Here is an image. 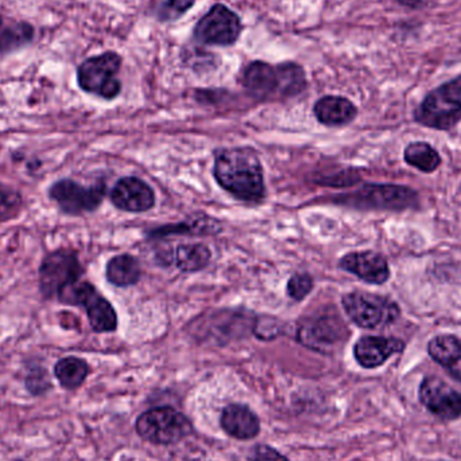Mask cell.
I'll return each instance as SVG.
<instances>
[{
	"label": "cell",
	"instance_id": "cell-1",
	"mask_svg": "<svg viewBox=\"0 0 461 461\" xmlns=\"http://www.w3.org/2000/svg\"><path fill=\"white\" fill-rule=\"evenodd\" d=\"M213 176L219 185L236 200L251 204L265 200L263 167L257 151L252 149L232 148L218 151Z\"/></svg>",
	"mask_w": 461,
	"mask_h": 461
},
{
	"label": "cell",
	"instance_id": "cell-15",
	"mask_svg": "<svg viewBox=\"0 0 461 461\" xmlns=\"http://www.w3.org/2000/svg\"><path fill=\"white\" fill-rule=\"evenodd\" d=\"M339 267L367 284L384 285L390 279L389 262L378 252H349L339 260Z\"/></svg>",
	"mask_w": 461,
	"mask_h": 461
},
{
	"label": "cell",
	"instance_id": "cell-7",
	"mask_svg": "<svg viewBox=\"0 0 461 461\" xmlns=\"http://www.w3.org/2000/svg\"><path fill=\"white\" fill-rule=\"evenodd\" d=\"M333 203L366 210L405 211L417 203V194L408 186L370 184L359 191L333 197Z\"/></svg>",
	"mask_w": 461,
	"mask_h": 461
},
{
	"label": "cell",
	"instance_id": "cell-31",
	"mask_svg": "<svg viewBox=\"0 0 461 461\" xmlns=\"http://www.w3.org/2000/svg\"><path fill=\"white\" fill-rule=\"evenodd\" d=\"M440 461H446V460H440Z\"/></svg>",
	"mask_w": 461,
	"mask_h": 461
},
{
	"label": "cell",
	"instance_id": "cell-27",
	"mask_svg": "<svg viewBox=\"0 0 461 461\" xmlns=\"http://www.w3.org/2000/svg\"><path fill=\"white\" fill-rule=\"evenodd\" d=\"M314 281L309 274L297 273L287 282L286 292L292 300L303 301L313 290Z\"/></svg>",
	"mask_w": 461,
	"mask_h": 461
},
{
	"label": "cell",
	"instance_id": "cell-12",
	"mask_svg": "<svg viewBox=\"0 0 461 461\" xmlns=\"http://www.w3.org/2000/svg\"><path fill=\"white\" fill-rule=\"evenodd\" d=\"M346 328L338 314L319 313L303 320L298 328L297 340L314 351H322L341 340Z\"/></svg>",
	"mask_w": 461,
	"mask_h": 461
},
{
	"label": "cell",
	"instance_id": "cell-22",
	"mask_svg": "<svg viewBox=\"0 0 461 461\" xmlns=\"http://www.w3.org/2000/svg\"><path fill=\"white\" fill-rule=\"evenodd\" d=\"M408 165L422 173H433L440 167L441 157L438 151L428 142L409 143L403 151Z\"/></svg>",
	"mask_w": 461,
	"mask_h": 461
},
{
	"label": "cell",
	"instance_id": "cell-20",
	"mask_svg": "<svg viewBox=\"0 0 461 461\" xmlns=\"http://www.w3.org/2000/svg\"><path fill=\"white\" fill-rule=\"evenodd\" d=\"M34 38V27L27 22L5 19L0 14V54L11 53L29 45Z\"/></svg>",
	"mask_w": 461,
	"mask_h": 461
},
{
	"label": "cell",
	"instance_id": "cell-9",
	"mask_svg": "<svg viewBox=\"0 0 461 461\" xmlns=\"http://www.w3.org/2000/svg\"><path fill=\"white\" fill-rule=\"evenodd\" d=\"M59 301L86 309L89 324L95 332H113L118 327V316L113 306L99 294L89 282H76L59 295Z\"/></svg>",
	"mask_w": 461,
	"mask_h": 461
},
{
	"label": "cell",
	"instance_id": "cell-19",
	"mask_svg": "<svg viewBox=\"0 0 461 461\" xmlns=\"http://www.w3.org/2000/svg\"><path fill=\"white\" fill-rule=\"evenodd\" d=\"M428 354L452 378L461 382V339L455 335H438L428 343Z\"/></svg>",
	"mask_w": 461,
	"mask_h": 461
},
{
	"label": "cell",
	"instance_id": "cell-29",
	"mask_svg": "<svg viewBox=\"0 0 461 461\" xmlns=\"http://www.w3.org/2000/svg\"><path fill=\"white\" fill-rule=\"evenodd\" d=\"M249 461H290L284 455L279 454L273 447L266 446V444H258L251 449L249 457Z\"/></svg>",
	"mask_w": 461,
	"mask_h": 461
},
{
	"label": "cell",
	"instance_id": "cell-30",
	"mask_svg": "<svg viewBox=\"0 0 461 461\" xmlns=\"http://www.w3.org/2000/svg\"><path fill=\"white\" fill-rule=\"evenodd\" d=\"M428 2H429V0H398L400 5H405V7L414 8V10L424 7Z\"/></svg>",
	"mask_w": 461,
	"mask_h": 461
},
{
	"label": "cell",
	"instance_id": "cell-26",
	"mask_svg": "<svg viewBox=\"0 0 461 461\" xmlns=\"http://www.w3.org/2000/svg\"><path fill=\"white\" fill-rule=\"evenodd\" d=\"M197 0H165L157 11V18L161 22H173L183 18Z\"/></svg>",
	"mask_w": 461,
	"mask_h": 461
},
{
	"label": "cell",
	"instance_id": "cell-4",
	"mask_svg": "<svg viewBox=\"0 0 461 461\" xmlns=\"http://www.w3.org/2000/svg\"><path fill=\"white\" fill-rule=\"evenodd\" d=\"M417 123L433 130H449L461 121V75L425 96L414 113Z\"/></svg>",
	"mask_w": 461,
	"mask_h": 461
},
{
	"label": "cell",
	"instance_id": "cell-25",
	"mask_svg": "<svg viewBox=\"0 0 461 461\" xmlns=\"http://www.w3.org/2000/svg\"><path fill=\"white\" fill-rule=\"evenodd\" d=\"M210 219H205V221H196L194 223H183L177 224V226H167L162 227V229L154 230V232H151V236L153 238H164V236L169 235H194V233H199V235H204V233H212L219 232V226H204L205 223H208Z\"/></svg>",
	"mask_w": 461,
	"mask_h": 461
},
{
	"label": "cell",
	"instance_id": "cell-28",
	"mask_svg": "<svg viewBox=\"0 0 461 461\" xmlns=\"http://www.w3.org/2000/svg\"><path fill=\"white\" fill-rule=\"evenodd\" d=\"M27 390L32 394L41 395L50 389V381H49L48 374L45 370H34L29 374L26 379Z\"/></svg>",
	"mask_w": 461,
	"mask_h": 461
},
{
	"label": "cell",
	"instance_id": "cell-10",
	"mask_svg": "<svg viewBox=\"0 0 461 461\" xmlns=\"http://www.w3.org/2000/svg\"><path fill=\"white\" fill-rule=\"evenodd\" d=\"M83 274L77 255L69 251H56L43 259L40 268V287L46 298L59 297Z\"/></svg>",
	"mask_w": 461,
	"mask_h": 461
},
{
	"label": "cell",
	"instance_id": "cell-21",
	"mask_svg": "<svg viewBox=\"0 0 461 461\" xmlns=\"http://www.w3.org/2000/svg\"><path fill=\"white\" fill-rule=\"evenodd\" d=\"M140 276L142 268L140 260L129 254L113 257L105 268L107 281L118 287L132 286L140 281Z\"/></svg>",
	"mask_w": 461,
	"mask_h": 461
},
{
	"label": "cell",
	"instance_id": "cell-17",
	"mask_svg": "<svg viewBox=\"0 0 461 461\" xmlns=\"http://www.w3.org/2000/svg\"><path fill=\"white\" fill-rule=\"evenodd\" d=\"M221 425L224 432L235 440H252L260 433L259 417L241 403H230L223 409Z\"/></svg>",
	"mask_w": 461,
	"mask_h": 461
},
{
	"label": "cell",
	"instance_id": "cell-11",
	"mask_svg": "<svg viewBox=\"0 0 461 461\" xmlns=\"http://www.w3.org/2000/svg\"><path fill=\"white\" fill-rule=\"evenodd\" d=\"M419 400L430 414L443 421H455L461 417V392L438 376L428 375L422 379Z\"/></svg>",
	"mask_w": 461,
	"mask_h": 461
},
{
	"label": "cell",
	"instance_id": "cell-24",
	"mask_svg": "<svg viewBox=\"0 0 461 461\" xmlns=\"http://www.w3.org/2000/svg\"><path fill=\"white\" fill-rule=\"evenodd\" d=\"M211 251L200 243L180 244L176 249L175 263L184 273H196L210 265Z\"/></svg>",
	"mask_w": 461,
	"mask_h": 461
},
{
	"label": "cell",
	"instance_id": "cell-3",
	"mask_svg": "<svg viewBox=\"0 0 461 461\" xmlns=\"http://www.w3.org/2000/svg\"><path fill=\"white\" fill-rule=\"evenodd\" d=\"M341 303L349 320L363 330H384L401 317L400 305L394 300L365 290L347 293Z\"/></svg>",
	"mask_w": 461,
	"mask_h": 461
},
{
	"label": "cell",
	"instance_id": "cell-6",
	"mask_svg": "<svg viewBox=\"0 0 461 461\" xmlns=\"http://www.w3.org/2000/svg\"><path fill=\"white\" fill-rule=\"evenodd\" d=\"M122 62L123 59L116 51L89 57L77 68L78 86L86 94L102 99H115L122 92V83L118 77Z\"/></svg>",
	"mask_w": 461,
	"mask_h": 461
},
{
	"label": "cell",
	"instance_id": "cell-13",
	"mask_svg": "<svg viewBox=\"0 0 461 461\" xmlns=\"http://www.w3.org/2000/svg\"><path fill=\"white\" fill-rule=\"evenodd\" d=\"M50 197L65 213L80 215V213L91 212L102 204L104 188L103 186L86 188L75 181L61 180L51 186Z\"/></svg>",
	"mask_w": 461,
	"mask_h": 461
},
{
	"label": "cell",
	"instance_id": "cell-18",
	"mask_svg": "<svg viewBox=\"0 0 461 461\" xmlns=\"http://www.w3.org/2000/svg\"><path fill=\"white\" fill-rule=\"evenodd\" d=\"M313 113L317 121L324 126L341 127L355 121L357 116V108L347 97L330 95L317 100Z\"/></svg>",
	"mask_w": 461,
	"mask_h": 461
},
{
	"label": "cell",
	"instance_id": "cell-2",
	"mask_svg": "<svg viewBox=\"0 0 461 461\" xmlns=\"http://www.w3.org/2000/svg\"><path fill=\"white\" fill-rule=\"evenodd\" d=\"M241 84L258 102H276L298 96L308 86L305 70L297 62L271 65L252 61L244 68Z\"/></svg>",
	"mask_w": 461,
	"mask_h": 461
},
{
	"label": "cell",
	"instance_id": "cell-5",
	"mask_svg": "<svg viewBox=\"0 0 461 461\" xmlns=\"http://www.w3.org/2000/svg\"><path fill=\"white\" fill-rule=\"evenodd\" d=\"M135 430L142 440L156 446L180 443L194 432L191 420L172 406L150 409L138 417Z\"/></svg>",
	"mask_w": 461,
	"mask_h": 461
},
{
	"label": "cell",
	"instance_id": "cell-14",
	"mask_svg": "<svg viewBox=\"0 0 461 461\" xmlns=\"http://www.w3.org/2000/svg\"><path fill=\"white\" fill-rule=\"evenodd\" d=\"M111 202L116 208L126 212H146L156 205V194L140 178L124 177L113 186Z\"/></svg>",
	"mask_w": 461,
	"mask_h": 461
},
{
	"label": "cell",
	"instance_id": "cell-8",
	"mask_svg": "<svg viewBox=\"0 0 461 461\" xmlns=\"http://www.w3.org/2000/svg\"><path fill=\"white\" fill-rule=\"evenodd\" d=\"M241 30L243 24L238 14L226 5L218 3L197 22L194 40L202 45L227 48L238 42Z\"/></svg>",
	"mask_w": 461,
	"mask_h": 461
},
{
	"label": "cell",
	"instance_id": "cell-16",
	"mask_svg": "<svg viewBox=\"0 0 461 461\" xmlns=\"http://www.w3.org/2000/svg\"><path fill=\"white\" fill-rule=\"evenodd\" d=\"M405 341L384 336H363L354 347V357L360 367L373 370L381 367L390 357L405 349Z\"/></svg>",
	"mask_w": 461,
	"mask_h": 461
},
{
	"label": "cell",
	"instance_id": "cell-23",
	"mask_svg": "<svg viewBox=\"0 0 461 461\" xmlns=\"http://www.w3.org/2000/svg\"><path fill=\"white\" fill-rule=\"evenodd\" d=\"M89 374L88 363L80 357H68L54 366V375L65 389L75 390L86 382Z\"/></svg>",
	"mask_w": 461,
	"mask_h": 461
}]
</instances>
